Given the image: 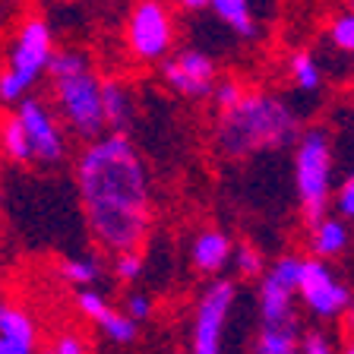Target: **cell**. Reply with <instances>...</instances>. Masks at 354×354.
<instances>
[{
	"label": "cell",
	"mask_w": 354,
	"mask_h": 354,
	"mask_svg": "<svg viewBox=\"0 0 354 354\" xmlns=\"http://www.w3.org/2000/svg\"><path fill=\"white\" fill-rule=\"evenodd\" d=\"M48 92H51V108L60 118L64 130L76 140L88 142L108 133L104 127V104H102V76L92 66H82L73 73L48 76Z\"/></svg>",
	"instance_id": "cell-4"
},
{
	"label": "cell",
	"mask_w": 354,
	"mask_h": 354,
	"mask_svg": "<svg viewBox=\"0 0 354 354\" xmlns=\"http://www.w3.org/2000/svg\"><path fill=\"white\" fill-rule=\"evenodd\" d=\"M243 92H247V88H243L237 80H215L212 95H209V98H212L215 111H228V108H234V104L241 102Z\"/></svg>",
	"instance_id": "cell-26"
},
{
	"label": "cell",
	"mask_w": 354,
	"mask_h": 354,
	"mask_svg": "<svg viewBox=\"0 0 354 354\" xmlns=\"http://www.w3.org/2000/svg\"><path fill=\"white\" fill-rule=\"evenodd\" d=\"M76 310L114 345H130L140 335V326L133 323L120 307H114L102 291H95V288H80L76 291Z\"/></svg>",
	"instance_id": "cell-11"
},
{
	"label": "cell",
	"mask_w": 354,
	"mask_h": 354,
	"mask_svg": "<svg viewBox=\"0 0 354 354\" xmlns=\"http://www.w3.org/2000/svg\"><path fill=\"white\" fill-rule=\"evenodd\" d=\"M0 335L38 345V326L32 319V313L13 301H0Z\"/></svg>",
	"instance_id": "cell-18"
},
{
	"label": "cell",
	"mask_w": 354,
	"mask_h": 354,
	"mask_svg": "<svg viewBox=\"0 0 354 354\" xmlns=\"http://www.w3.org/2000/svg\"><path fill=\"white\" fill-rule=\"evenodd\" d=\"M0 155L13 165H32V152H29V140L22 133L16 114L0 118Z\"/></svg>",
	"instance_id": "cell-20"
},
{
	"label": "cell",
	"mask_w": 354,
	"mask_h": 354,
	"mask_svg": "<svg viewBox=\"0 0 354 354\" xmlns=\"http://www.w3.org/2000/svg\"><path fill=\"white\" fill-rule=\"evenodd\" d=\"M237 304V285L231 279H212L193 310L190 354H225V329Z\"/></svg>",
	"instance_id": "cell-8"
},
{
	"label": "cell",
	"mask_w": 354,
	"mask_h": 354,
	"mask_svg": "<svg viewBox=\"0 0 354 354\" xmlns=\"http://www.w3.org/2000/svg\"><path fill=\"white\" fill-rule=\"evenodd\" d=\"M209 10H212V13L241 38H253L259 32L257 19H253V3L250 0H209Z\"/></svg>",
	"instance_id": "cell-17"
},
{
	"label": "cell",
	"mask_w": 354,
	"mask_h": 354,
	"mask_svg": "<svg viewBox=\"0 0 354 354\" xmlns=\"http://www.w3.org/2000/svg\"><path fill=\"white\" fill-rule=\"evenodd\" d=\"M231 266L241 279H259L266 272L263 253L253 247V243H234V253H231Z\"/></svg>",
	"instance_id": "cell-22"
},
{
	"label": "cell",
	"mask_w": 354,
	"mask_h": 354,
	"mask_svg": "<svg viewBox=\"0 0 354 354\" xmlns=\"http://www.w3.org/2000/svg\"><path fill=\"white\" fill-rule=\"evenodd\" d=\"M16 120H19L26 140H29L32 165L41 168H54V165L66 162L70 155V133L64 130L60 118L54 114V108L38 95H26L13 108Z\"/></svg>",
	"instance_id": "cell-7"
},
{
	"label": "cell",
	"mask_w": 354,
	"mask_h": 354,
	"mask_svg": "<svg viewBox=\"0 0 354 354\" xmlns=\"http://www.w3.org/2000/svg\"><path fill=\"white\" fill-rule=\"evenodd\" d=\"M295 190L307 221L332 206V140L326 127H304L295 140Z\"/></svg>",
	"instance_id": "cell-5"
},
{
	"label": "cell",
	"mask_w": 354,
	"mask_h": 354,
	"mask_svg": "<svg viewBox=\"0 0 354 354\" xmlns=\"http://www.w3.org/2000/svg\"><path fill=\"white\" fill-rule=\"evenodd\" d=\"M76 196L98 250H140L152 228V180L127 133H102L73 162Z\"/></svg>",
	"instance_id": "cell-1"
},
{
	"label": "cell",
	"mask_w": 354,
	"mask_h": 354,
	"mask_svg": "<svg viewBox=\"0 0 354 354\" xmlns=\"http://www.w3.org/2000/svg\"><path fill=\"white\" fill-rule=\"evenodd\" d=\"M234 241L218 228L199 231L190 243V263L199 275H218L225 266H231Z\"/></svg>",
	"instance_id": "cell-14"
},
{
	"label": "cell",
	"mask_w": 354,
	"mask_h": 354,
	"mask_svg": "<svg viewBox=\"0 0 354 354\" xmlns=\"http://www.w3.org/2000/svg\"><path fill=\"white\" fill-rule=\"evenodd\" d=\"M120 310H124V313L133 319V323L140 326V323H146V319L152 317V297L142 295V291H127V297H124V304H120Z\"/></svg>",
	"instance_id": "cell-27"
},
{
	"label": "cell",
	"mask_w": 354,
	"mask_h": 354,
	"mask_svg": "<svg viewBox=\"0 0 354 354\" xmlns=\"http://www.w3.org/2000/svg\"><path fill=\"white\" fill-rule=\"evenodd\" d=\"M301 348V319L279 326H259L250 354H297Z\"/></svg>",
	"instance_id": "cell-16"
},
{
	"label": "cell",
	"mask_w": 354,
	"mask_h": 354,
	"mask_svg": "<svg viewBox=\"0 0 354 354\" xmlns=\"http://www.w3.org/2000/svg\"><path fill=\"white\" fill-rule=\"evenodd\" d=\"M297 111L272 92H243L228 111H218L212 142L225 158H250L259 152H279L291 146L301 133Z\"/></svg>",
	"instance_id": "cell-2"
},
{
	"label": "cell",
	"mask_w": 354,
	"mask_h": 354,
	"mask_svg": "<svg viewBox=\"0 0 354 354\" xmlns=\"http://www.w3.org/2000/svg\"><path fill=\"white\" fill-rule=\"evenodd\" d=\"M142 269H146V259H142L140 250H127V253H114V257H111V275L118 281H124V285L140 281Z\"/></svg>",
	"instance_id": "cell-23"
},
{
	"label": "cell",
	"mask_w": 354,
	"mask_h": 354,
	"mask_svg": "<svg viewBox=\"0 0 354 354\" xmlns=\"http://www.w3.org/2000/svg\"><path fill=\"white\" fill-rule=\"evenodd\" d=\"M180 10H190V13H196V10H206L209 0H174Z\"/></svg>",
	"instance_id": "cell-31"
},
{
	"label": "cell",
	"mask_w": 354,
	"mask_h": 354,
	"mask_svg": "<svg viewBox=\"0 0 354 354\" xmlns=\"http://www.w3.org/2000/svg\"><path fill=\"white\" fill-rule=\"evenodd\" d=\"M38 345H29V342H19V339H7L0 335V354H35Z\"/></svg>",
	"instance_id": "cell-30"
},
{
	"label": "cell",
	"mask_w": 354,
	"mask_h": 354,
	"mask_svg": "<svg viewBox=\"0 0 354 354\" xmlns=\"http://www.w3.org/2000/svg\"><path fill=\"white\" fill-rule=\"evenodd\" d=\"M44 354H48V351H44Z\"/></svg>",
	"instance_id": "cell-34"
},
{
	"label": "cell",
	"mask_w": 354,
	"mask_h": 354,
	"mask_svg": "<svg viewBox=\"0 0 354 354\" xmlns=\"http://www.w3.org/2000/svg\"><path fill=\"white\" fill-rule=\"evenodd\" d=\"M329 41L345 54H354V10H345V13L332 16L329 22Z\"/></svg>",
	"instance_id": "cell-24"
},
{
	"label": "cell",
	"mask_w": 354,
	"mask_h": 354,
	"mask_svg": "<svg viewBox=\"0 0 354 354\" xmlns=\"http://www.w3.org/2000/svg\"><path fill=\"white\" fill-rule=\"evenodd\" d=\"M295 295H297V304L313 319H319V323H332V319L345 317L348 307H351L348 285L332 272V266L326 259H317V257H304Z\"/></svg>",
	"instance_id": "cell-9"
},
{
	"label": "cell",
	"mask_w": 354,
	"mask_h": 354,
	"mask_svg": "<svg viewBox=\"0 0 354 354\" xmlns=\"http://www.w3.org/2000/svg\"><path fill=\"white\" fill-rule=\"evenodd\" d=\"M102 104H104V127L108 133H127L136 114V102H133L130 86L120 80H102Z\"/></svg>",
	"instance_id": "cell-15"
},
{
	"label": "cell",
	"mask_w": 354,
	"mask_h": 354,
	"mask_svg": "<svg viewBox=\"0 0 354 354\" xmlns=\"http://www.w3.org/2000/svg\"><path fill=\"white\" fill-rule=\"evenodd\" d=\"M54 51H57V41H54L51 22L35 13L22 16L7 44V60L0 66V104L3 108H16L22 98L35 92V86L48 76Z\"/></svg>",
	"instance_id": "cell-3"
},
{
	"label": "cell",
	"mask_w": 354,
	"mask_h": 354,
	"mask_svg": "<svg viewBox=\"0 0 354 354\" xmlns=\"http://www.w3.org/2000/svg\"><path fill=\"white\" fill-rule=\"evenodd\" d=\"M162 82L180 98H209L212 95V86L218 80V70H215V60L199 48H184L177 54H168L162 60Z\"/></svg>",
	"instance_id": "cell-10"
},
{
	"label": "cell",
	"mask_w": 354,
	"mask_h": 354,
	"mask_svg": "<svg viewBox=\"0 0 354 354\" xmlns=\"http://www.w3.org/2000/svg\"><path fill=\"white\" fill-rule=\"evenodd\" d=\"M351 10H354V0H351Z\"/></svg>",
	"instance_id": "cell-33"
},
{
	"label": "cell",
	"mask_w": 354,
	"mask_h": 354,
	"mask_svg": "<svg viewBox=\"0 0 354 354\" xmlns=\"http://www.w3.org/2000/svg\"><path fill=\"white\" fill-rule=\"evenodd\" d=\"M288 73H291V80L301 92H319V86H323V70H319L317 57L307 51H297L288 60Z\"/></svg>",
	"instance_id": "cell-21"
},
{
	"label": "cell",
	"mask_w": 354,
	"mask_h": 354,
	"mask_svg": "<svg viewBox=\"0 0 354 354\" xmlns=\"http://www.w3.org/2000/svg\"><path fill=\"white\" fill-rule=\"evenodd\" d=\"M348 241H351V228L348 221H342L339 215H319V218L307 221V250L310 257L326 259L329 263L332 257H342L348 250Z\"/></svg>",
	"instance_id": "cell-13"
},
{
	"label": "cell",
	"mask_w": 354,
	"mask_h": 354,
	"mask_svg": "<svg viewBox=\"0 0 354 354\" xmlns=\"http://www.w3.org/2000/svg\"><path fill=\"white\" fill-rule=\"evenodd\" d=\"M127 51L140 64H162L174 48V16L165 0H136L124 29Z\"/></svg>",
	"instance_id": "cell-6"
},
{
	"label": "cell",
	"mask_w": 354,
	"mask_h": 354,
	"mask_svg": "<svg viewBox=\"0 0 354 354\" xmlns=\"http://www.w3.org/2000/svg\"><path fill=\"white\" fill-rule=\"evenodd\" d=\"M332 206H335V215H339L342 221L354 225V171L345 174V180L335 187V193H332Z\"/></svg>",
	"instance_id": "cell-25"
},
{
	"label": "cell",
	"mask_w": 354,
	"mask_h": 354,
	"mask_svg": "<svg viewBox=\"0 0 354 354\" xmlns=\"http://www.w3.org/2000/svg\"><path fill=\"white\" fill-rule=\"evenodd\" d=\"M339 354H354V342H348V345L345 348H342V351Z\"/></svg>",
	"instance_id": "cell-32"
},
{
	"label": "cell",
	"mask_w": 354,
	"mask_h": 354,
	"mask_svg": "<svg viewBox=\"0 0 354 354\" xmlns=\"http://www.w3.org/2000/svg\"><path fill=\"white\" fill-rule=\"evenodd\" d=\"M297 354H339L335 342L319 329H310V332H301V348Z\"/></svg>",
	"instance_id": "cell-28"
},
{
	"label": "cell",
	"mask_w": 354,
	"mask_h": 354,
	"mask_svg": "<svg viewBox=\"0 0 354 354\" xmlns=\"http://www.w3.org/2000/svg\"><path fill=\"white\" fill-rule=\"evenodd\" d=\"M104 266L98 257H92V253H82V257H66L64 263H60V279L66 281V285H73L76 291L80 288H95V281L102 279Z\"/></svg>",
	"instance_id": "cell-19"
},
{
	"label": "cell",
	"mask_w": 354,
	"mask_h": 354,
	"mask_svg": "<svg viewBox=\"0 0 354 354\" xmlns=\"http://www.w3.org/2000/svg\"><path fill=\"white\" fill-rule=\"evenodd\" d=\"M257 288V310H259V326H279V323H295L297 319V295L295 288L275 279L269 269L259 275Z\"/></svg>",
	"instance_id": "cell-12"
},
{
	"label": "cell",
	"mask_w": 354,
	"mask_h": 354,
	"mask_svg": "<svg viewBox=\"0 0 354 354\" xmlns=\"http://www.w3.org/2000/svg\"><path fill=\"white\" fill-rule=\"evenodd\" d=\"M48 354H88V348H86V342H82L76 332H60L57 339L51 342Z\"/></svg>",
	"instance_id": "cell-29"
}]
</instances>
